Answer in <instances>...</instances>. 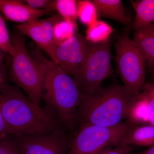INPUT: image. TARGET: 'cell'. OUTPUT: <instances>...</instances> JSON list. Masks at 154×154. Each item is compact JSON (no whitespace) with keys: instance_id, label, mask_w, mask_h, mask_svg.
I'll return each instance as SVG.
<instances>
[{"instance_id":"17","label":"cell","mask_w":154,"mask_h":154,"mask_svg":"<svg viewBox=\"0 0 154 154\" xmlns=\"http://www.w3.org/2000/svg\"><path fill=\"white\" fill-rule=\"evenodd\" d=\"M113 31V28L107 23L98 20L88 26L85 37L88 41L92 43H102L110 40L109 38Z\"/></svg>"},{"instance_id":"24","label":"cell","mask_w":154,"mask_h":154,"mask_svg":"<svg viewBox=\"0 0 154 154\" xmlns=\"http://www.w3.org/2000/svg\"><path fill=\"white\" fill-rule=\"evenodd\" d=\"M53 1L51 0H26L24 2L32 8L36 10L48 9L53 11L52 9Z\"/></svg>"},{"instance_id":"16","label":"cell","mask_w":154,"mask_h":154,"mask_svg":"<svg viewBox=\"0 0 154 154\" xmlns=\"http://www.w3.org/2000/svg\"><path fill=\"white\" fill-rule=\"evenodd\" d=\"M136 12L131 27L135 31L154 22V0L131 1Z\"/></svg>"},{"instance_id":"23","label":"cell","mask_w":154,"mask_h":154,"mask_svg":"<svg viewBox=\"0 0 154 154\" xmlns=\"http://www.w3.org/2000/svg\"><path fill=\"white\" fill-rule=\"evenodd\" d=\"M132 146L121 144L113 147H108L97 154H131L133 151Z\"/></svg>"},{"instance_id":"5","label":"cell","mask_w":154,"mask_h":154,"mask_svg":"<svg viewBox=\"0 0 154 154\" xmlns=\"http://www.w3.org/2000/svg\"><path fill=\"white\" fill-rule=\"evenodd\" d=\"M131 124L127 122L111 127L79 125L67 154H97L106 148L121 144Z\"/></svg>"},{"instance_id":"30","label":"cell","mask_w":154,"mask_h":154,"mask_svg":"<svg viewBox=\"0 0 154 154\" xmlns=\"http://www.w3.org/2000/svg\"><path fill=\"white\" fill-rule=\"evenodd\" d=\"M152 72L153 75V77H154V69H153L152 70Z\"/></svg>"},{"instance_id":"15","label":"cell","mask_w":154,"mask_h":154,"mask_svg":"<svg viewBox=\"0 0 154 154\" xmlns=\"http://www.w3.org/2000/svg\"><path fill=\"white\" fill-rule=\"evenodd\" d=\"M128 122L133 125L149 124L148 100L144 92L139 93L130 107Z\"/></svg>"},{"instance_id":"18","label":"cell","mask_w":154,"mask_h":154,"mask_svg":"<svg viewBox=\"0 0 154 154\" xmlns=\"http://www.w3.org/2000/svg\"><path fill=\"white\" fill-rule=\"evenodd\" d=\"M53 9L63 20L70 22L77 27L78 1L75 0H55L54 1Z\"/></svg>"},{"instance_id":"25","label":"cell","mask_w":154,"mask_h":154,"mask_svg":"<svg viewBox=\"0 0 154 154\" xmlns=\"http://www.w3.org/2000/svg\"><path fill=\"white\" fill-rule=\"evenodd\" d=\"M6 67L5 62V54L0 55V95L3 86L6 82Z\"/></svg>"},{"instance_id":"27","label":"cell","mask_w":154,"mask_h":154,"mask_svg":"<svg viewBox=\"0 0 154 154\" xmlns=\"http://www.w3.org/2000/svg\"><path fill=\"white\" fill-rule=\"evenodd\" d=\"M142 90L143 91L148 92L154 96V83H148L144 84Z\"/></svg>"},{"instance_id":"28","label":"cell","mask_w":154,"mask_h":154,"mask_svg":"<svg viewBox=\"0 0 154 154\" xmlns=\"http://www.w3.org/2000/svg\"><path fill=\"white\" fill-rule=\"evenodd\" d=\"M138 154H154V145Z\"/></svg>"},{"instance_id":"19","label":"cell","mask_w":154,"mask_h":154,"mask_svg":"<svg viewBox=\"0 0 154 154\" xmlns=\"http://www.w3.org/2000/svg\"><path fill=\"white\" fill-rule=\"evenodd\" d=\"M77 16L80 22L88 27L98 20L97 10L92 1H78Z\"/></svg>"},{"instance_id":"7","label":"cell","mask_w":154,"mask_h":154,"mask_svg":"<svg viewBox=\"0 0 154 154\" xmlns=\"http://www.w3.org/2000/svg\"><path fill=\"white\" fill-rule=\"evenodd\" d=\"M110 40L91 44L82 66L73 76L82 94L94 93L112 72Z\"/></svg>"},{"instance_id":"22","label":"cell","mask_w":154,"mask_h":154,"mask_svg":"<svg viewBox=\"0 0 154 154\" xmlns=\"http://www.w3.org/2000/svg\"><path fill=\"white\" fill-rule=\"evenodd\" d=\"M10 135L0 140V154H21L14 138Z\"/></svg>"},{"instance_id":"1","label":"cell","mask_w":154,"mask_h":154,"mask_svg":"<svg viewBox=\"0 0 154 154\" xmlns=\"http://www.w3.org/2000/svg\"><path fill=\"white\" fill-rule=\"evenodd\" d=\"M0 109L11 135L42 136L65 127L51 107L37 106L18 87L7 82L1 91Z\"/></svg>"},{"instance_id":"10","label":"cell","mask_w":154,"mask_h":154,"mask_svg":"<svg viewBox=\"0 0 154 154\" xmlns=\"http://www.w3.org/2000/svg\"><path fill=\"white\" fill-rule=\"evenodd\" d=\"M91 44L85 36L76 33L58 44L56 50L57 64L67 74L73 76L82 66Z\"/></svg>"},{"instance_id":"13","label":"cell","mask_w":154,"mask_h":154,"mask_svg":"<svg viewBox=\"0 0 154 154\" xmlns=\"http://www.w3.org/2000/svg\"><path fill=\"white\" fill-rule=\"evenodd\" d=\"M134 42L140 50L150 70L154 69V22L135 31Z\"/></svg>"},{"instance_id":"21","label":"cell","mask_w":154,"mask_h":154,"mask_svg":"<svg viewBox=\"0 0 154 154\" xmlns=\"http://www.w3.org/2000/svg\"><path fill=\"white\" fill-rule=\"evenodd\" d=\"M0 48L4 52L9 53L11 57L16 52L15 48L11 41L5 22L0 14Z\"/></svg>"},{"instance_id":"6","label":"cell","mask_w":154,"mask_h":154,"mask_svg":"<svg viewBox=\"0 0 154 154\" xmlns=\"http://www.w3.org/2000/svg\"><path fill=\"white\" fill-rule=\"evenodd\" d=\"M114 45L117 70L123 85L139 94L145 84V57L127 31L120 35Z\"/></svg>"},{"instance_id":"11","label":"cell","mask_w":154,"mask_h":154,"mask_svg":"<svg viewBox=\"0 0 154 154\" xmlns=\"http://www.w3.org/2000/svg\"><path fill=\"white\" fill-rule=\"evenodd\" d=\"M0 11L9 21L26 23L51 13L48 9L36 10L18 0H0Z\"/></svg>"},{"instance_id":"8","label":"cell","mask_w":154,"mask_h":154,"mask_svg":"<svg viewBox=\"0 0 154 154\" xmlns=\"http://www.w3.org/2000/svg\"><path fill=\"white\" fill-rule=\"evenodd\" d=\"M66 128H58L42 136L11 135L21 154H67L73 136Z\"/></svg>"},{"instance_id":"26","label":"cell","mask_w":154,"mask_h":154,"mask_svg":"<svg viewBox=\"0 0 154 154\" xmlns=\"http://www.w3.org/2000/svg\"><path fill=\"white\" fill-rule=\"evenodd\" d=\"M0 134L3 137H6L7 136L10 135L11 132L4 118L2 113L0 109Z\"/></svg>"},{"instance_id":"4","label":"cell","mask_w":154,"mask_h":154,"mask_svg":"<svg viewBox=\"0 0 154 154\" xmlns=\"http://www.w3.org/2000/svg\"><path fill=\"white\" fill-rule=\"evenodd\" d=\"M10 37L16 52L12 57L9 79L21 88L31 102L40 106L41 85L45 67L28 51L23 34L18 31L12 33Z\"/></svg>"},{"instance_id":"14","label":"cell","mask_w":154,"mask_h":154,"mask_svg":"<svg viewBox=\"0 0 154 154\" xmlns=\"http://www.w3.org/2000/svg\"><path fill=\"white\" fill-rule=\"evenodd\" d=\"M128 145L151 147L154 145V126L148 124L135 125L131 124L122 140Z\"/></svg>"},{"instance_id":"20","label":"cell","mask_w":154,"mask_h":154,"mask_svg":"<svg viewBox=\"0 0 154 154\" xmlns=\"http://www.w3.org/2000/svg\"><path fill=\"white\" fill-rule=\"evenodd\" d=\"M78 27L73 24L63 20L56 25L54 36L57 44L62 43L75 35Z\"/></svg>"},{"instance_id":"3","label":"cell","mask_w":154,"mask_h":154,"mask_svg":"<svg viewBox=\"0 0 154 154\" xmlns=\"http://www.w3.org/2000/svg\"><path fill=\"white\" fill-rule=\"evenodd\" d=\"M138 94L124 85L100 87L92 94H82L75 128L83 125L111 127L120 124L127 119Z\"/></svg>"},{"instance_id":"9","label":"cell","mask_w":154,"mask_h":154,"mask_svg":"<svg viewBox=\"0 0 154 154\" xmlns=\"http://www.w3.org/2000/svg\"><path fill=\"white\" fill-rule=\"evenodd\" d=\"M63 19L58 14L47 19H37L16 26L17 30L31 38L37 47L44 51L57 63L56 50L57 46L54 36L56 25Z\"/></svg>"},{"instance_id":"29","label":"cell","mask_w":154,"mask_h":154,"mask_svg":"<svg viewBox=\"0 0 154 154\" xmlns=\"http://www.w3.org/2000/svg\"><path fill=\"white\" fill-rule=\"evenodd\" d=\"M4 138H5V137H3L1 135V134H0V140Z\"/></svg>"},{"instance_id":"2","label":"cell","mask_w":154,"mask_h":154,"mask_svg":"<svg viewBox=\"0 0 154 154\" xmlns=\"http://www.w3.org/2000/svg\"><path fill=\"white\" fill-rule=\"evenodd\" d=\"M30 52L45 67L41 85V99L55 111L63 126L73 131L82 96L76 83L57 64L45 57L38 47L31 49Z\"/></svg>"},{"instance_id":"12","label":"cell","mask_w":154,"mask_h":154,"mask_svg":"<svg viewBox=\"0 0 154 154\" xmlns=\"http://www.w3.org/2000/svg\"><path fill=\"white\" fill-rule=\"evenodd\" d=\"M97 10L98 17L115 20L125 26H131L132 19L126 16L120 0H92Z\"/></svg>"}]
</instances>
